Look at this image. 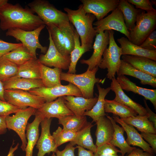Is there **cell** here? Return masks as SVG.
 I'll return each mask as SVG.
<instances>
[{"mask_svg":"<svg viewBox=\"0 0 156 156\" xmlns=\"http://www.w3.org/2000/svg\"><path fill=\"white\" fill-rule=\"evenodd\" d=\"M34 13L27 7L8 3L0 7V27L3 31L18 28L31 31L45 25Z\"/></svg>","mask_w":156,"mask_h":156,"instance_id":"obj_1","label":"cell"},{"mask_svg":"<svg viewBox=\"0 0 156 156\" xmlns=\"http://www.w3.org/2000/svg\"><path fill=\"white\" fill-rule=\"evenodd\" d=\"M70 23L75 28L81 41V45L92 46L94 38L97 33L93 26V22L96 19L93 14L86 13L80 4L78 9L73 10L65 8Z\"/></svg>","mask_w":156,"mask_h":156,"instance_id":"obj_2","label":"cell"},{"mask_svg":"<svg viewBox=\"0 0 156 156\" xmlns=\"http://www.w3.org/2000/svg\"><path fill=\"white\" fill-rule=\"evenodd\" d=\"M97 66L91 70H87L82 74H76L62 72L60 79L71 83L81 91L84 98L90 99L94 98V88L96 83L103 84L105 79L96 78V74L99 69Z\"/></svg>","mask_w":156,"mask_h":156,"instance_id":"obj_3","label":"cell"},{"mask_svg":"<svg viewBox=\"0 0 156 156\" xmlns=\"http://www.w3.org/2000/svg\"><path fill=\"white\" fill-rule=\"evenodd\" d=\"M28 5L45 25L51 23L58 27L62 24L70 22L66 13L58 10L47 1L35 0L28 3Z\"/></svg>","mask_w":156,"mask_h":156,"instance_id":"obj_4","label":"cell"},{"mask_svg":"<svg viewBox=\"0 0 156 156\" xmlns=\"http://www.w3.org/2000/svg\"><path fill=\"white\" fill-rule=\"evenodd\" d=\"M156 28V10L145 12L142 10L138 15L135 26L130 32L131 42L140 46Z\"/></svg>","mask_w":156,"mask_h":156,"instance_id":"obj_5","label":"cell"},{"mask_svg":"<svg viewBox=\"0 0 156 156\" xmlns=\"http://www.w3.org/2000/svg\"><path fill=\"white\" fill-rule=\"evenodd\" d=\"M45 26V25H42L31 31H27L18 28L11 29L7 30L6 35L12 37L17 40L21 41L34 58H36L37 49H40L41 52L43 54H45L47 50V47L42 46L39 40L40 32Z\"/></svg>","mask_w":156,"mask_h":156,"instance_id":"obj_6","label":"cell"},{"mask_svg":"<svg viewBox=\"0 0 156 156\" xmlns=\"http://www.w3.org/2000/svg\"><path fill=\"white\" fill-rule=\"evenodd\" d=\"M109 31V47L105 50L101 62L99 67L101 69H107V76L110 80L115 78L116 73L120 67L122 55L121 48L116 42L114 37V31Z\"/></svg>","mask_w":156,"mask_h":156,"instance_id":"obj_7","label":"cell"},{"mask_svg":"<svg viewBox=\"0 0 156 156\" xmlns=\"http://www.w3.org/2000/svg\"><path fill=\"white\" fill-rule=\"evenodd\" d=\"M36 110L29 107L5 117L7 128L13 130L18 135L22 142L21 148L23 151H25L27 143L25 132L28 121L31 116L35 115Z\"/></svg>","mask_w":156,"mask_h":156,"instance_id":"obj_8","label":"cell"},{"mask_svg":"<svg viewBox=\"0 0 156 156\" xmlns=\"http://www.w3.org/2000/svg\"><path fill=\"white\" fill-rule=\"evenodd\" d=\"M4 98L6 101L21 109L30 107L37 109L46 102L42 97L18 89L5 90Z\"/></svg>","mask_w":156,"mask_h":156,"instance_id":"obj_9","label":"cell"},{"mask_svg":"<svg viewBox=\"0 0 156 156\" xmlns=\"http://www.w3.org/2000/svg\"><path fill=\"white\" fill-rule=\"evenodd\" d=\"M94 29L97 33L105 30H114L124 34L130 41V32L125 24L123 15L118 8L105 18L94 22Z\"/></svg>","mask_w":156,"mask_h":156,"instance_id":"obj_10","label":"cell"},{"mask_svg":"<svg viewBox=\"0 0 156 156\" xmlns=\"http://www.w3.org/2000/svg\"><path fill=\"white\" fill-rule=\"evenodd\" d=\"M28 92L43 98L45 100V102L53 101L60 97L65 96H82L80 90L70 83L67 85H62L49 88L44 87L34 88Z\"/></svg>","mask_w":156,"mask_h":156,"instance_id":"obj_11","label":"cell"},{"mask_svg":"<svg viewBox=\"0 0 156 156\" xmlns=\"http://www.w3.org/2000/svg\"><path fill=\"white\" fill-rule=\"evenodd\" d=\"M49 40V47L44 54H41L38 59L41 64L48 67H54L63 70L68 69L70 62V56H64L57 50L53 42L50 32Z\"/></svg>","mask_w":156,"mask_h":156,"instance_id":"obj_12","label":"cell"},{"mask_svg":"<svg viewBox=\"0 0 156 156\" xmlns=\"http://www.w3.org/2000/svg\"><path fill=\"white\" fill-rule=\"evenodd\" d=\"M83 9L86 13L94 15L97 21L106 16L117 8L119 0H81Z\"/></svg>","mask_w":156,"mask_h":156,"instance_id":"obj_13","label":"cell"},{"mask_svg":"<svg viewBox=\"0 0 156 156\" xmlns=\"http://www.w3.org/2000/svg\"><path fill=\"white\" fill-rule=\"evenodd\" d=\"M95 36V40L92 46L94 51L92 56L87 60L82 59L80 61L81 64L88 66L87 70H89L99 66L101 62L103 53L109 44L108 30L97 33Z\"/></svg>","mask_w":156,"mask_h":156,"instance_id":"obj_14","label":"cell"},{"mask_svg":"<svg viewBox=\"0 0 156 156\" xmlns=\"http://www.w3.org/2000/svg\"><path fill=\"white\" fill-rule=\"evenodd\" d=\"M51 118H44L41 122V132L36 143L38 149L37 156H44L51 152L55 153L57 149L53 137L51 134L50 127Z\"/></svg>","mask_w":156,"mask_h":156,"instance_id":"obj_15","label":"cell"},{"mask_svg":"<svg viewBox=\"0 0 156 156\" xmlns=\"http://www.w3.org/2000/svg\"><path fill=\"white\" fill-rule=\"evenodd\" d=\"M36 111L44 118H55L59 119L66 116L74 114L66 105L63 96L51 102H45Z\"/></svg>","mask_w":156,"mask_h":156,"instance_id":"obj_16","label":"cell"},{"mask_svg":"<svg viewBox=\"0 0 156 156\" xmlns=\"http://www.w3.org/2000/svg\"><path fill=\"white\" fill-rule=\"evenodd\" d=\"M97 96L90 99L83 96L75 97L71 95L63 96L67 107L76 116L81 117L83 116L85 112L90 110L92 108L97 101L98 96Z\"/></svg>","mask_w":156,"mask_h":156,"instance_id":"obj_17","label":"cell"},{"mask_svg":"<svg viewBox=\"0 0 156 156\" xmlns=\"http://www.w3.org/2000/svg\"><path fill=\"white\" fill-rule=\"evenodd\" d=\"M112 118L116 122L121 126L126 132L127 138L126 141L129 145L138 146L144 151L155 155L149 144L144 140L133 126L127 124L118 116H113Z\"/></svg>","mask_w":156,"mask_h":156,"instance_id":"obj_18","label":"cell"},{"mask_svg":"<svg viewBox=\"0 0 156 156\" xmlns=\"http://www.w3.org/2000/svg\"><path fill=\"white\" fill-rule=\"evenodd\" d=\"M117 80L121 88L127 92L131 91L149 100L156 109V90L150 89L137 86L124 75L118 76Z\"/></svg>","mask_w":156,"mask_h":156,"instance_id":"obj_19","label":"cell"},{"mask_svg":"<svg viewBox=\"0 0 156 156\" xmlns=\"http://www.w3.org/2000/svg\"><path fill=\"white\" fill-rule=\"evenodd\" d=\"M110 88L115 93L114 100L132 109L139 115L148 116L145 108L141 105L132 100L124 92L117 79L113 78L112 79Z\"/></svg>","mask_w":156,"mask_h":156,"instance_id":"obj_20","label":"cell"},{"mask_svg":"<svg viewBox=\"0 0 156 156\" xmlns=\"http://www.w3.org/2000/svg\"><path fill=\"white\" fill-rule=\"evenodd\" d=\"M96 123L97 127L95 133V145L98 147L109 142L113 137L114 129L111 121L105 116L100 117Z\"/></svg>","mask_w":156,"mask_h":156,"instance_id":"obj_21","label":"cell"},{"mask_svg":"<svg viewBox=\"0 0 156 156\" xmlns=\"http://www.w3.org/2000/svg\"><path fill=\"white\" fill-rule=\"evenodd\" d=\"M116 73L118 76L126 75L135 77L139 79L143 85H148L156 87V77L137 69L122 60Z\"/></svg>","mask_w":156,"mask_h":156,"instance_id":"obj_22","label":"cell"},{"mask_svg":"<svg viewBox=\"0 0 156 156\" xmlns=\"http://www.w3.org/2000/svg\"><path fill=\"white\" fill-rule=\"evenodd\" d=\"M4 90L15 89L27 91L45 87L41 79H28L16 76L2 82Z\"/></svg>","mask_w":156,"mask_h":156,"instance_id":"obj_23","label":"cell"},{"mask_svg":"<svg viewBox=\"0 0 156 156\" xmlns=\"http://www.w3.org/2000/svg\"><path fill=\"white\" fill-rule=\"evenodd\" d=\"M122 60L137 69L156 78V61L140 56L124 55Z\"/></svg>","mask_w":156,"mask_h":156,"instance_id":"obj_24","label":"cell"},{"mask_svg":"<svg viewBox=\"0 0 156 156\" xmlns=\"http://www.w3.org/2000/svg\"><path fill=\"white\" fill-rule=\"evenodd\" d=\"M34 121L28 123L26 128V138L27 143L25 151V156H33V150L39 138V126L41 121L44 118L36 110Z\"/></svg>","mask_w":156,"mask_h":156,"instance_id":"obj_25","label":"cell"},{"mask_svg":"<svg viewBox=\"0 0 156 156\" xmlns=\"http://www.w3.org/2000/svg\"><path fill=\"white\" fill-rule=\"evenodd\" d=\"M121 48L122 55H129L146 57L156 61V50L150 51L143 48L122 37L117 39Z\"/></svg>","mask_w":156,"mask_h":156,"instance_id":"obj_26","label":"cell"},{"mask_svg":"<svg viewBox=\"0 0 156 156\" xmlns=\"http://www.w3.org/2000/svg\"><path fill=\"white\" fill-rule=\"evenodd\" d=\"M106 116L111 121L114 129L113 137L109 143L119 148L121 156H124L126 153H130L136 148L131 146L126 141L124 135L125 130L123 127L117 124L112 117L107 114Z\"/></svg>","mask_w":156,"mask_h":156,"instance_id":"obj_27","label":"cell"},{"mask_svg":"<svg viewBox=\"0 0 156 156\" xmlns=\"http://www.w3.org/2000/svg\"><path fill=\"white\" fill-rule=\"evenodd\" d=\"M93 126L92 122H88L86 125L77 133L75 138L70 142L74 146L77 145L95 153L97 147L93 143L90 132Z\"/></svg>","mask_w":156,"mask_h":156,"instance_id":"obj_28","label":"cell"},{"mask_svg":"<svg viewBox=\"0 0 156 156\" xmlns=\"http://www.w3.org/2000/svg\"><path fill=\"white\" fill-rule=\"evenodd\" d=\"M117 8L122 12L125 25L131 31L135 26L137 17L142 10L136 8L127 0H120Z\"/></svg>","mask_w":156,"mask_h":156,"instance_id":"obj_29","label":"cell"},{"mask_svg":"<svg viewBox=\"0 0 156 156\" xmlns=\"http://www.w3.org/2000/svg\"><path fill=\"white\" fill-rule=\"evenodd\" d=\"M96 86L99 93L97 101L90 110L85 112L83 115L90 116L95 122L100 117L107 114L104 109L105 98L111 90L110 87L106 88H101L99 83L96 84Z\"/></svg>","mask_w":156,"mask_h":156,"instance_id":"obj_30","label":"cell"},{"mask_svg":"<svg viewBox=\"0 0 156 156\" xmlns=\"http://www.w3.org/2000/svg\"><path fill=\"white\" fill-rule=\"evenodd\" d=\"M41 64L37 58L30 60L18 66L16 76L28 79H40Z\"/></svg>","mask_w":156,"mask_h":156,"instance_id":"obj_31","label":"cell"},{"mask_svg":"<svg viewBox=\"0 0 156 156\" xmlns=\"http://www.w3.org/2000/svg\"><path fill=\"white\" fill-rule=\"evenodd\" d=\"M40 70V79L45 87L49 88L62 85L60 79L62 69L51 68L41 64Z\"/></svg>","mask_w":156,"mask_h":156,"instance_id":"obj_32","label":"cell"},{"mask_svg":"<svg viewBox=\"0 0 156 156\" xmlns=\"http://www.w3.org/2000/svg\"><path fill=\"white\" fill-rule=\"evenodd\" d=\"M104 109L105 112L112 113L113 116H119L120 118L135 116L138 114L132 109L113 100L105 99Z\"/></svg>","mask_w":156,"mask_h":156,"instance_id":"obj_33","label":"cell"},{"mask_svg":"<svg viewBox=\"0 0 156 156\" xmlns=\"http://www.w3.org/2000/svg\"><path fill=\"white\" fill-rule=\"evenodd\" d=\"M73 35L75 41L74 49L70 55V62L67 72L71 74H75L76 72V66L79 59L82 55L86 52L89 51L92 48V46H81L79 40V36L74 28Z\"/></svg>","mask_w":156,"mask_h":156,"instance_id":"obj_34","label":"cell"},{"mask_svg":"<svg viewBox=\"0 0 156 156\" xmlns=\"http://www.w3.org/2000/svg\"><path fill=\"white\" fill-rule=\"evenodd\" d=\"M126 124L135 127L141 132L156 134V129L146 115H137L120 118Z\"/></svg>","mask_w":156,"mask_h":156,"instance_id":"obj_35","label":"cell"},{"mask_svg":"<svg viewBox=\"0 0 156 156\" xmlns=\"http://www.w3.org/2000/svg\"><path fill=\"white\" fill-rule=\"evenodd\" d=\"M58 121L64 130L75 132L80 131L88 122L86 116L78 117L75 114L64 116L58 119Z\"/></svg>","mask_w":156,"mask_h":156,"instance_id":"obj_36","label":"cell"},{"mask_svg":"<svg viewBox=\"0 0 156 156\" xmlns=\"http://www.w3.org/2000/svg\"><path fill=\"white\" fill-rule=\"evenodd\" d=\"M3 57L18 66L34 58L23 45L8 53Z\"/></svg>","mask_w":156,"mask_h":156,"instance_id":"obj_37","label":"cell"},{"mask_svg":"<svg viewBox=\"0 0 156 156\" xmlns=\"http://www.w3.org/2000/svg\"><path fill=\"white\" fill-rule=\"evenodd\" d=\"M51 34L53 43L58 51L63 56H67L63 35L58 27L51 23L46 25Z\"/></svg>","mask_w":156,"mask_h":156,"instance_id":"obj_38","label":"cell"},{"mask_svg":"<svg viewBox=\"0 0 156 156\" xmlns=\"http://www.w3.org/2000/svg\"><path fill=\"white\" fill-rule=\"evenodd\" d=\"M18 66L2 57L0 58V80L2 82L16 76Z\"/></svg>","mask_w":156,"mask_h":156,"instance_id":"obj_39","label":"cell"},{"mask_svg":"<svg viewBox=\"0 0 156 156\" xmlns=\"http://www.w3.org/2000/svg\"><path fill=\"white\" fill-rule=\"evenodd\" d=\"M58 27L63 35L67 55H70L75 45L74 27L70 22H68L61 24Z\"/></svg>","mask_w":156,"mask_h":156,"instance_id":"obj_40","label":"cell"},{"mask_svg":"<svg viewBox=\"0 0 156 156\" xmlns=\"http://www.w3.org/2000/svg\"><path fill=\"white\" fill-rule=\"evenodd\" d=\"M77 133L66 130L58 127L53 133L52 135L57 148L64 143L72 141L75 138Z\"/></svg>","mask_w":156,"mask_h":156,"instance_id":"obj_41","label":"cell"},{"mask_svg":"<svg viewBox=\"0 0 156 156\" xmlns=\"http://www.w3.org/2000/svg\"><path fill=\"white\" fill-rule=\"evenodd\" d=\"M128 2L135 6V8L148 12L154 10L153 5L156 4V1L149 0H127Z\"/></svg>","mask_w":156,"mask_h":156,"instance_id":"obj_42","label":"cell"},{"mask_svg":"<svg viewBox=\"0 0 156 156\" xmlns=\"http://www.w3.org/2000/svg\"><path fill=\"white\" fill-rule=\"evenodd\" d=\"M20 107L12 104L6 101L0 100V116L6 117L10 114L19 111Z\"/></svg>","mask_w":156,"mask_h":156,"instance_id":"obj_43","label":"cell"},{"mask_svg":"<svg viewBox=\"0 0 156 156\" xmlns=\"http://www.w3.org/2000/svg\"><path fill=\"white\" fill-rule=\"evenodd\" d=\"M120 153V150L108 143L97 147L96 151L94 153L99 155H116L118 153Z\"/></svg>","mask_w":156,"mask_h":156,"instance_id":"obj_44","label":"cell"},{"mask_svg":"<svg viewBox=\"0 0 156 156\" xmlns=\"http://www.w3.org/2000/svg\"><path fill=\"white\" fill-rule=\"evenodd\" d=\"M139 46L148 50H156V31H153Z\"/></svg>","mask_w":156,"mask_h":156,"instance_id":"obj_45","label":"cell"},{"mask_svg":"<svg viewBox=\"0 0 156 156\" xmlns=\"http://www.w3.org/2000/svg\"><path fill=\"white\" fill-rule=\"evenodd\" d=\"M22 45L21 43H12L0 39V58L13 50Z\"/></svg>","mask_w":156,"mask_h":156,"instance_id":"obj_46","label":"cell"},{"mask_svg":"<svg viewBox=\"0 0 156 156\" xmlns=\"http://www.w3.org/2000/svg\"><path fill=\"white\" fill-rule=\"evenodd\" d=\"M140 135L150 145L154 153H156V134L151 133L141 132Z\"/></svg>","mask_w":156,"mask_h":156,"instance_id":"obj_47","label":"cell"},{"mask_svg":"<svg viewBox=\"0 0 156 156\" xmlns=\"http://www.w3.org/2000/svg\"><path fill=\"white\" fill-rule=\"evenodd\" d=\"M70 142L65 147L64 149L62 151L58 149L55 152L56 156H75V150L77 148Z\"/></svg>","mask_w":156,"mask_h":156,"instance_id":"obj_48","label":"cell"},{"mask_svg":"<svg viewBox=\"0 0 156 156\" xmlns=\"http://www.w3.org/2000/svg\"><path fill=\"white\" fill-rule=\"evenodd\" d=\"M144 101L145 107V108L148 114V118L153 123L154 127L156 129V115L149 108L145 99H144Z\"/></svg>","mask_w":156,"mask_h":156,"instance_id":"obj_49","label":"cell"},{"mask_svg":"<svg viewBox=\"0 0 156 156\" xmlns=\"http://www.w3.org/2000/svg\"><path fill=\"white\" fill-rule=\"evenodd\" d=\"M126 156H155L142 149L136 148L133 149L129 155Z\"/></svg>","mask_w":156,"mask_h":156,"instance_id":"obj_50","label":"cell"},{"mask_svg":"<svg viewBox=\"0 0 156 156\" xmlns=\"http://www.w3.org/2000/svg\"><path fill=\"white\" fill-rule=\"evenodd\" d=\"M78 150V156H94V153L90 150H87L81 146H77Z\"/></svg>","mask_w":156,"mask_h":156,"instance_id":"obj_51","label":"cell"},{"mask_svg":"<svg viewBox=\"0 0 156 156\" xmlns=\"http://www.w3.org/2000/svg\"><path fill=\"white\" fill-rule=\"evenodd\" d=\"M7 129L5 117L0 116V135L5 133Z\"/></svg>","mask_w":156,"mask_h":156,"instance_id":"obj_52","label":"cell"},{"mask_svg":"<svg viewBox=\"0 0 156 156\" xmlns=\"http://www.w3.org/2000/svg\"><path fill=\"white\" fill-rule=\"evenodd\" d=\"M14 141L13 142L12 145L10 147L7 156H14V152L17 150L19 144L18 143L14 147H13V146L14 144Z\"/></svg>","mask_w":156,"mask_h":156,"instance_id":"obj_53","label":"cell"},{"mask_svg":"<svg viewBox=\"0 0 156 156\" xmlns=\"http://www.w3.org/2000/svg\"><path fill=\"white\" fill-rule=\"evenodd\" d=\"M5 90L3 82L0 80V100L5 101L4 98Z\"/></svg>","mask_w":156,"mask_h":156,"instance_id":"obj_54","label":"cell"},{"mask_svg":"<svg viewBox=\"0 0 156 156\" xmlns=\"http://www.w3.org/2000/svg\"><path fill=\"white\" fill-rule=\"evenodd\" d=\"M94 156H121V155H119L118 154L116 155H99L95 153H94Z\"/></svg>","mask_w":156,"mask_h":156,"instance_id":"obj_55","label":"cell"},{"mask_svg":"<svg viewBox=\"0 0 156 156\" xmlns=\"http://www.w3.org/2000/svg\"><path fill=\"white\" fill-rule=\"evenodd\" d=\"M7 0H0V7L8 3Z\"/></svg>","mask_w":156,"mask_h":156,"instance_id":"obj_56","label":"cell"},{"mask_svg":"<svg viewBox=\"0 0 156 156\" xmlns=\"http://www.w3.org/2000/svg\"><path fill=\"white\" fill-rule=\"evenodd\" d=\"M51 156H56V155L55 154V153L53 152Z\"/></svg>","mask_w":156,"mask_h":156,"instance_id":"obj_57","label":"cell"}]
</instances>
